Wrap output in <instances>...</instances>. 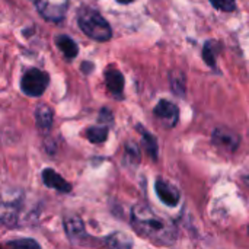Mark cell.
Segmentation results:
<instances>
[{
	"instance_id": "6da1fadb",
	"label": "cell",
	"mask_w": 249,
	"mask_h": 249,
	"mask_svg": "<svg viewBox=\"0 0 249 249\" xmlns=\"http://www.w3.org/2000/svg\"><path fill=\"white\" fill-rule=\"evenodd\" d=\"M131 225L139 235L159 245H171L177 239L174 225L144 204H136L133 207Z\"/></svg>"
},
{
	"instance_id": "7a4b0ae2",
	"label": "cell",
	"mask_w": 249,
	"mask_h": 249,
	"mask_svg": "<svg viewBox=\"0 0 249 249\" xmlns=\"http://www.w3.org/2000/svg\"><path fill=\"white\" fill-rule=\"evenodd\" d=\"M77 23L85 35L89 38L104 42L112 36V29L105 18L92 7H82L77 12Z\"/></svg>"
},
{
	"instance_id": "3957f363",
	"label": "cell",
	"mask_w": 249,
	"mask_h": 249,
	"mask_svg": "<svg viewBox=\"0 0 249 249\" xmlns=\"http://www.w3.org/2000/svg\"><path fill=\"white\" fill-rule=\"evenodd\" d=\"M50 77L39 69H29L25 71L20 80V89L28 96H39L45 92Z\"/></svg>"
},
{
	"instance_id": "277c9868",
	"label": "cell",
	"mask_w": 249,
	"mask_h": 249,
	"mask_svg": "<svg viewBox=\"0 0 249 249\" xmlns=\"http://www.w3.org/2000/svg\"><path fill=\"white\" fill-rule=\"evenodd\" d=\"M41 16L51 22L63 20L69 7V0H32Z\"/></svg>"
},
{
	"instance_id": "5b68a950",
	"label": "cell",
	"mask_w": 249,
	"mask_h": 249,
	"mask_svg": "<svg viewBox=\"0 0 249 249\" xmlns=\"http://www.w3.org/2000/svg\"><path fill=\"white\" fill-rule=\"evenodd\" d=\"M212 142L217 149L223 150L225 153H233L239 147L241 137L235 131L225 128V127H220V128H216L213 131Z\"/></svg>"
},
{
	"instance_id": "8992f818",
	"label": "cell",
	"mask_w": 249,
	"mask_h": 249,
	"mask_svg": "<svg viewBox=\"0 0 249 249\" xmlns=\"http://www.w3.org/2000/svg\"><path fill=\"white\" fill-rule=\"evenodd\" d=\"M64 229H66L69 239L74 245H86L88 244L89 235L86 233L82 219H79L77 216H66L64 217Z\"/></svg>"
},
{
	"instance_id": "52a82bcc",
	"label": "cell",
	"mask_w": 249,
	"mask_h": 249,
	"mask_svg": "<svg viewBox=\"0 0 249 249\" xmlns=\"http://www.w3.org/2000/svg\"><path fill=\"white\" fill-rule=\"evenodd\" d=\"M153 114L160 120V123L166 127V128H172L177 125L178 120H179V109L178 107L166 99H162L158 102V105L153 109Z\"/></svg>"
},
{
	"instance_id": "ba28073f",
	"label": "cell",
	"mask_w": 249,
	"mask_h": 249,
	"mask_svg": "<svg viewBox=\"0 0 249 249\" xmlns=\"http://www.w3.org/2000/svg\"><path fill=\"white\" fill-rule=\"evenodd\" d=\"M155 188H156V194H158L159 200L163 204H166L169 207L178 206V203L181 200V194L175 185H172L171 182H168L165 179H158L155 184Z\"/></svg>"
},
{
	"instance_id": "9c48e42d",
	"label": "cell",
	"mask_w": 249,
	"mask_h": 249,
	"mask_svg": "<svg viewBox=\"0 0 249 249\" xmlns=\"http://www.w3.org/2000/svg\"><path fill=\"white\" fill-rule=\"evenodd\" d=\"M42 181L48 188H54L60 193H70L71 191V185L61 175H58L55 171H53L50 168L42 171Z\"/></svg>"
},
{
	"instance_id": "30bf717a",
	"label": "cell",
	"mask_w": 249,
	"mask_h": 249,
	"mask_svg": "<svg viewBox=\"0 0 249 249\" xmlns=\"http://www.w3.org/2000/svg\"><path fill=\"white\" fill-rule=\"evenodd\" d=\"M105 83L109 89V92L118 98L123 96L124 90V76L120 70L117 69H109L105 71Z\"/></svg>"
},
{
	"instance_id": "8fae6325",
	"label": "cell",
	"mask_w": 249,
	"mask_h": 249,
	"mask_svg": "<svg viewBox=\"0 0 249 249\" xmlns=\"http://www.w3.org/2000/svg\"><path fill=\"white\" fill-rule=\"evenodd\" d=\"M222 50V44L219 41L210 39L204 44L203 47V58L204 61L210 66V67H216V60L220 54Z\"/></svg>"
},
{
	"instance_id": "7c38bea8",
	"label": "cell",
	"mask_w": 249,
	"mask_h": 249,
	"mask_svg": "<svg viewBox=\"0 0 249 249\" xmlns=\"http://www.w3.org/2000/svg\"><path fill=\"white\" fill-rule=\"evenodd\" d=\"M55 44L57 47L63 51V54L67 57V58H74L79 53V47L77 44L67 35H58L55 38Z\"/></svg>"
},
{
	"instance_id": "4fadbf2b",
	"label": "cell",
	"mask_w": 249,
	"mask_h": 249,
	"mask_svg": "<svg viewBox=\"0 0 249 249\" xmlns=\"http://www.w3.org/2000/svg\"><path fill=\"white\" fill-rule=\"evenodd\" d=\"M169 83H171V89L175 95L178 96H184L185 95V74L181 70H172L169 74Z\"/></svg>"
},
{
	"instance_id": "5bb4252c",
	"label": "cell",
	"mask_w": 249,
	"mask_h": 249,
	"mask_svg": "<svg viewBox=\"0 0 249 249\" xmlns=\"http://www.w3.org/2000/svg\"><path fill=\"white\" fill-rule=\"evenodd\" d=\"M35 121L38 124L39 128L42 130H48L53 124V111L50 107L47 105H39L35 109Z\"/></svg>"
},
{
	"instance_id": "9a60e30c",
	"label": "cell",
	"mask_w": 249,
	"mask_h": 249,
	"mask_svg": "<svg viewBox=\"0 0 249 249\" xmlns=\"http://www.w3.org/2000/svg\"><path fill=\"white\" fill-rule=\"evenodd\" d=\"M140 131H142V137H143V144H144V147H146V152L149 153V156L152 158V159H156L158 158V142H156V139L147 131V130H144L143 127H137Z\"/></svg>"
},
{
	"instance_id": "2e32d148",
	"label": "cell",
	"mask_w": 249,
	"mask_h": 249,
	"mask_svg": "<svg viewBox=\"0 0 249 249\" xmlns=\"http://www.w3.org/2000/svg\"><path fill=\"white\" fill-rule=\"evenodd\" d=\"M108 137V128L107 127H90L86 131V139L95 144L104 143Z\"/></svg>"
},
{
	"instance_id": "e0dca14e",
	"label": "cell",
	"mask_w": 249,
	"mask_h": 249,
	"mask_svg": "<svg viewBox=\"0 0 249 249\" xmlns=\"http://www.w3.org/2000/svg\"><path fill=\"white\" fill-rule=\"evenodd\" d=\"M105 244L111 248H130L131 241L127 235L124 233H114L105 239Z\"/></svg>"
},
{
	"instance_id": "ac0fdd59",
	"label": "cell",
	"mask_w": 249,
	"mask_h": 249,
	"mask_svg": "<svg viewBox=\"0 0 249 249\" xmlns=\"http://www.w3.org/2000/svg\"><path fill=\"white\" fill-rule=\"evenodd\" d=\"M212 6L222 12H233L236 9L235 0H210Z\"/></svg>"
},
{
	"instance_id": "d6986e66",
	"label": "cell",
	"mask_w": 249,
	"mask_h": 249,
	"mask_svg": "<svg viewBox=\"0 0 249 249\" xmlns=\"http://www.w3.org/2000/svg\"><path fill=\"white\" fill-rule=\"evenodd\" d=\"M125 156L128 160H133V163L140 162V150L134 143H127L125 146Z\"/></svg>"
},
{
	"instance_id": "ffe728a7",
	"label": "cell",
	"mask_w": 249,
	"mask_h": 249,
	"mask_svg": "<svg viewBox=\"0 0 249 249\" xmlns=\"http://www.w3.org/2000/svg\"><path fill=\"white\" fill-rule=\"evenodd\" d=\"M9 247H13V248H38L39 245L32 239H19V241L10 242Z\"/></svg>"
},
{
	"instance_id": "44dd1931",
	"label": "cell",
	"mask_w": 249,
	"mask_h": 249,
	"mask_svg": "<svg viewBox=\"0 0 249 249\" xmlns=\"http://www.w3.org/2000/svg\"><path fill=\"white\" fill-rule=\"evenodd\" d=\"M99 123H107V124H111L112 123V114L108 108H104L99 114Z\"/></svg>"
},
{
	"instance_id": "7402d4cb",
	"label": "cell",
	"mask_w": 249,
	"mask_h": 249,
	"mask_svg": "<svg viewBox=\"0 0 249 249\" xmlns=\"http://www.w3.org/2000/svg\"><path fill=\"white\" fill-rule=\"evenodd\" d=\"M82 69H83V70H85L86 73H89V71H90V70L93 69V66H92L90 63H88V61H86V63L83 64V67H82Z\"/></svg>"
},
{
	"instance_id": "603a6c76",
	"label": "cell",
	"mask_w": 249,
	"mask_h": 249,
	"mask_svg": "<svg viewBox=\"0 0 249 249\" xmlns=\"http://www.w3.org/2000/svg\"><path fill=\"white\" fill-rule=\"evenodd\" d=\"M118 3H121V4H128V3H131V1H134V0H117Z\"/></svg>"
},
{
	"instance_id": "cb8c5ba5",
	"label": "cell",
	"mask_w": 249,
	"mask_h": 249,
	"mask_svg": "<svg viewBox=\"0 0 249 249\" xmlns=\"http://www.w3.org/2000/svg\"><path fill=\"white\" fill-rule=\"evenodd\" d=\"M244 182H245V185H247V187H249V175L244 178Z\"/></svg>"
},
{
	"instance_id": "d4e9b609",
	"label": "cell",
	"mask_w": 249,
	"mask_h": 249,
	"mask_svg": "<svg viewBox=\"0 0 249 249\" xmlns=\"http://www.w3.org/2000/svg\"><path fill=\"white\" fill-rule=\"evenodd\" d=\"M248 232H249V226H248Z\"/></svg>"
}]
</instances>
